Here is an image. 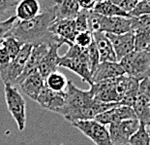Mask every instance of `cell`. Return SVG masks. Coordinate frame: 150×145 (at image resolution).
Segmentation results:
<instances>
[{"instance_id": "e575fe53", "label": "cell", "mask_w": 150, "mask_h": 145, "mask_svg": "<svg viewBox=\"0 0 150 145\" xmlns=\"http://www.w3.org/2000/svg\"><path fill=\"white\" fill-rule=\"evenodd\" d=\"M21 0H0V18L18 5Z\"/></svg>"}, {"instance_id": "f1b7e54d", "label": "cell", "mask_w": 150, "mask_h": 145, "mask_svg": "<svg viewBox=\"0 0 150 145\" xmlns=\"http://www.w3.org/2000/svg\"><path fill=\"white\" fill-rule=\"evenodd\" d=\"M90 10H83L81 9L74 19L76 28L78 32L88 30V13Z\"/></svg>"}, {"instance_id": "5b68a950", "label": "cell", "mask_w": 150, "mask_h": 145, "mask_svg": "<svg viewBox=\"0 0 150 145\" xmlns=\"http://www.w3.org/2000/svg\"><path fill=\"white\" fill-rule=\"evenodd\" d=\"M119 63L123 67L126 75L137 80L150 77V51H135L120 60Z\"/></svg>"}, {"instance_id": "b9f144b4", "label": "cell", "mask_w": 150, "mask_h": 145, "mask_svg": "<svg viewBox=\"0 0 150 145\" xmlns=\"http://www.w3.org/2000/svg\"><path fill=\"white\" fill-rule=\"evenodd\" d=\"M148 104H149V108H150V100H149V103Z\"/></svg>"}, {"instance_id": "f546056e", "label": "cell", "mask_w": 150, "mask_h": 145, "mask_svg": "<svg viewBox=\"0 0 150 145\" xmlns=\"http://www.w3.org/2000/svg\"><path fill=\"white\" fill-rule=\"evenodd\" d=\"M92 41H93V34H92V32L89 30H85L79 32L76 34L74 44L78 45L79 47L86 48L92 43Z\"/></svg>"}, {"instance_id": "e0dca14e", "label": "cell", "mask_w": 150, "mask_h": 145, "mask_svg": "<svg viewBox=\"0 0 150 145\" xmlns=\"http://www.w3.org/2000/svg\"><path fill=\"white\" fill-rule=\"evenodd\" d=\"M45 85V79L41 76L39 71H34L26 76L22 81L18 84L21 93L28 96L32 100H36L38 95Z\"/></svg>"}, {"instance_id": "74e56055", "label": "cell", "mask_w": 150, "mask_h": 145, "mask_svg": "<svg viewBox=\"0 0 150 145\" xmlns=\"http://www.w3.org/2000/svg\"><path fill=\"white\" fill-rule=\"evenodd\" d=\"M139 1H150V0H139Z\"/></svg>"}, {"instance_id": "2e32d148", "label": "cell", "mask_w": 150, "mask_h": 145, "mask_svg": "<svg viewBox=\"0 0 150 145\" xmlns=\"http://www.w3.org/2000/svg\"><path fill=\"white\" fill-rule=\"evenodd\" d=\"M63 44L61 43H52L50 45L49 51L45 55L43 60H41V62L38 67V71L41 74V76L45 79L47 75H50V73H52L57 70L58 66V60H59V55L58 50L59 48L62 46Z\"/></svg>"}, {"instance_id": "52a82bcc", "label": "cell", "mask_w": 150, "mask_h": 145, "mask_svg": "<svg viewBox=\"0 0 150 145\" xmlns=\"http://www.w3.org/2000/svg\"><path fill=\"white\" fill-rule=\"evenodd\" d=\"M32 47L33 46L30 44H23L18 56L12 59L7 66L0 69V78L3 83H9L11 85L16 86L18 79L23 72L24 66L29 57Z\"/></svg>"}, {"instance_id": "f35d334b", "label": "cell", "mask_w": 150, "mask_h": 145, "mask_svg": "<svg viewBox=\"0 0 150 145\" xmlns=\"http://www.w3.org/2000/svg\"><path fill=\"white\" fill-rule=\"evenodd\" d=\"M96 1H97V2H99V1H103V0H96Z\"/></svg>"}, {"instance_id": "d590c367", "label": "cell", "mask_w": 150, "mask_h": 145, "mask_svg": "<svg viewBox=\"0 0 150 145\" xmlns=\"http://www.w3.org/2000/svg\"><path fill=\"white\" fill-rule=\"evenodd\" d=\"M11 57L2 45H0V69L4 68L11 62Z\"/></svg>"}, {"instance_id": "5bb4252c", "label": "cell", "mask_w": 150, "mask_h": 145, "mask_svg": "<svg viewBox=\"0 0 150 145\" xmlns=\"http://www.w3.org/2000/svg\"><path fill=\"white\" fill-rule=\"evenodd\" d=\"M124 74H125V71L118 62H100L92 73V84L108 79L116 78Z\"/></svg>"}, {"instance_id": "3957f363", "label": "cell", "mask_w": 150, "mask_h": 145, "mask_svg": "<svg viewBox=\"0 0 150 145\" xmlns=\"http://www.w3.org/2000/svg\"><path fill=\"white\" fill-rule=\"evenodd\" d=\"M58 66L64 67L78 74L83 82L92 85V72L86 48L76 44L69 45V49L63 56H59Z\"/></svg>"}, {"instance_id": "1f68e13d", "label": "cell", "mask_w": 150, "mask_h": 145, "mask_svg": "<svg viewBox=\"0 0 150 145\" xmlns=\"http://www.w3.org/2000/svg\"><path fill=\"white\" fill-rule=\"evenodd\" d=\"M146 14H150V1H139L134 10L129 13L130 17H137Z\"/></svg>"}, {"instance_id": "4316f807", "label": "cell", "mask_w": 150, "mask_h": 145, "mask_svg": "<svg viewBox=\"0 0 150 145\" xmlns=\"http://www.w3.org/2000/svg\"><path fill=\"white\" fill-rule=\"evenodd\" d=\"M150 27V14L131 17V29L133 32Z\"/></svg>"}, {"instance_id": "603a6c76", "label": "cell", "mask_w": 150, "mask_h": 145, "mask_svg": "<svg viewBox=\"0 0 150 145\" xmlns=\"http://www.w3.org/2000/svg\"><path fill=\"white\" fill-rule=\"evenodd\" d=\"M69 81L66 76L59 71H54L45 78V85L54 92H65Z\"/></svg>"}, {"instance_id": "ffe728a7", "label": "cell", "mask_w": 150, "mask_h": 145, "mask_svg": "<svg viewBox=\"0 0 150 145\" xmlns=\"http://www.w3.org/2000/svg\"><path fill=\"white\" fill-rule=\"evenodd\" d=\"M38 0H21L16 6V17L18 21H28L40 14Z\"/></svg>"}, {"instance_id": "ac0fdd59", "label": "cell", "mask_w": 150, "mask_h": 145, "mask_svg": "<svg viewBox=\"0 0 150 145\" xmlns=\"http://www.w3.org/2000/svg\"><path fill=\"white\" fill-rule=\"evenodd\" d=\"M52 7L55 20H74L81 10L78 0H55Z\"/></svg>"}, {"instance_id": "60d3db41", "label": "cell", "mask_w": 150, "mask_h": 145, "mask_svg": "<svg viewBox=\"0 0 150 145\" xmlns=\"http://www.w3.org/2000/svg\"><path fill=\"white\" fill-rule=\"evenodd\" d=\"M149 127H150V126H149ZM149 131V134H150V128H149V131Z\"/></svg>"}, {"instance_id": "d6986e66", "label": "cell", "mask_w": 150, "mask_h": 145, "mask_svg": "<svg viewBox=\"0 0 150 145\" xmlns=\"http://www.w3.org/2000/svg\"><path fill=\"white\" fill-rule=\"evenodd\" d=\"M92 34H93V39L96 44L99 56H100V62H117L113 47L107 34L105 32H93Z\"/></svg>"}, {"instance_id": "277c9868", "label": "cell", "mask_w": 150, "mask_h": 145, "mask_svg": "<svg viewBox=\"0 0 150 145\" xmlns=\"http://www.w3.org/2000/svg\"><path fill=\"white\" fill-rule=\"evenodd\" d=\"M88 30L112 34H123L132 31L131 17H106L93 12L88 13Z\"/></svg>"}, {"instance_id": "8fae6325", "label": "cell", "mask_w": 150, "mask_h": 145, "mask_svg": "<svg viewBox=\"0 0 150 145\" xmlns=\"http://www.w3.org/2000/svg\"><path fill=\"white\" fill-rule=\"evenodd\" d=\"M106 34L111 42L118 62H120L122 57L135 50V34L133 31L126 32L123 34Z\"/></svg>"}, {"instance_id": "7a4b0ae2", "label": "cell", "mask_w": 150, "mask_h": 145, "mask_svg": "<svg viewBox=\"0 0 150 145\" xmlns=\"http://www.w3.org/2000/svg\"><path fill=\"white\" fill-rule=\"evenodd\" d=\"M55 21L53 7H50L40 13L36 17L28 21H18L13 25L8 35H12L22 44H30L32 46L47 43L64 44L60 38L50 31V27Z\"/></svg>"}, {"instance_id": "484cf974", "label": "cell", "mask_w": 150, "mask_h": 145, "mask_svg": "<svg viewBox=\"0 0 150 145\" xmlns=\"http://www.w3.org/2000/svg\"><path fill=\"white\" fill-rule=\"evenodd\" d=\"M1 45L5 48L8 54L10 55L11 59H14L18 56V54L20 53V51L22 47L21 42H20L18 39H16L12 35H8L4 38V40L2 41Z\"/></svg>"}, {"instance_id": "ab89813d", "label": "cell", "mask_w": 150, "mask_h": 145, "mask_svg": "<svg viewBox=\"0 0 150 145\" xmlns=\"http://www.w3.org/2000/svg\"><path fill=\"white\" fill-rule=\"evenodd\" d=\"M147 50H148V51H150V46H149V47L147 48Z\"/></svg>"}, {"instance_id": "6da1fadb", "label": "cell", "mask_w": 150, "mask_h": 145, "mask_svg": "<svg viewBox=\"0 0 150 145\" xmlns=\"http://www.w3.org/2000/svg\"><path fill=\"white\" fill-rule=\"evenodd\" d=\"M119 104L97 100L94 98L91 89L83 91L76 88L72 81H69L65 91V102L59 115L72 124L76 121L93 120L97 115Z\"/></svg>"}, {"instance_id": "7402d4cb", "label": "cell", "mask_w": 150, "mask_h": 145, "mask_svg": "<svg viewBox=\"0 0 150 145\" xmlns=\"http://www.w3.org/2000/svg\"><path fill=\"white\" fill-rule=\"evenodd\" d=\"M149 100L150 98H148L137 95V98L132 106L136 118L139 121L140 124L144 125L145 127L150 126V108L148 104Z\"/></svg>"}, {"instance_id": "30bf717a", "label": "cell", "mask_w": 150, "mask_h": 145, "mask_svg": "<svg viewBox=\"0 0 150 145\" xmlns=\"http://www.w3.org/2000/svg\"><path fill=\"white\" fill-rule=\"evenodd\" d=\"M35 101L41 108L59 114L65 102V92H54L44 85Z\"/></svg>"}, {"instance_id": "836d02e7", "label": "cell", "mask_w": 150, "mask_h": 145, "mask_svg": "<svg viewBox=\"0 0 150 145\" xmlns=\"http://www.w3.org/2000/svg\"><path fill=\"white\" fill-rule=\"evenodd\" d=\"M139 1V0H113V2L116 5H118L123 11H125L128 14L132 10H134V8L137 6Z\"/></svg>"}, {"instance_id": "ba28073f", "label": "cell", "mask_w": 150, "mask_h": 145, "mask_svg": "<svg viewBox=\"0 0 150 145\" xmlns=\"http://www.w3.org/2000/svg\"><path fill=\"white\" fill-rule=\"evenodd\" d=\"M73 127L81 131L95 145H114L110 139V135L106 125L99 123L96 120L76 121L72 123Z\"/></svg>"}, {"instance_id": "d4e9b609", "label": "cell", "mask_w": 150, "mask_h": 145, "mask_svg": "<svg viewBox=\"0 0 150 145\" xmlns=\"http://www.w3.org/2000/svg\"><path fill=\"white\" fill-rule=\"evenodd\" d=\"M130 145H150V134L144 125L140 124L139 130L131 136Z\"/></svg>"}, {"instance_id": "d6a6232c", "label": "cell", "mask_w": 150, "mask_h": 145, "mask_svg": "<svg viewBox=\"0 0 150 145\" xmlns=\"http://www.w3.org/2000/svg\"><path fill=\"white\" fill-rule=\"evenodd\" d=\"M138 95L150 98V77H146L144 79L139 80Z\"/></svg>"}, {"instance_id": "cb8c5ba5", "label": "cell", "mask_w": 150, "mask_h": 145, "mask_svg": "<svg viewBox=\"0 0 150 145\" xmlns=\"http://www.w3.org/2000/svg\"><path fill=\"white\" fill-rule=\"evenodd\" d=\"M135 34V51L147 50L150 46V27L134 32Z\"/></svg>"}, {"instance_id": "7c38bea8", "label": "cell", "mask_w": 150, "mask_h": 145, "mask_svg": "<svg viewBox=\"0 0 150 145\" xmlns=\"http://www.w3.org/2000/svg\"><path fill=\"white\" fill-rule=\"evenodd\" d=\"M136 115L133 108L126 105H117L108 109L103 113L97 115L94 120L103 125H110L115 122H120L128 119H135Z\"/></svg>"}, {"instance_id": "8992f818", "label": "cell", "mask_w": 150, "mask_h": 145, "mask_svg": "<svg viewBox=\"0 0 150 145\" xmlns=\"http://www.w3.org/2000/svg\"><path fill=\"white\" fill-rule=\"evenodd\" d=\"M4 92L8 111L17 124L18 131H24L26 125V101L17 86L6 83L4 84Z\"/></svg>"}, {"instance_id": "9a60e30c", "label": "cell", "mask_w": 150, "mask_h": 145, "mask_svg": "<svg viewBox=\"0 0 150 145\" xmlns=\"http://www.w3.org/2000/svg\"><path fill=\"white\" fill-rule=\"evenodd\" d=\"M49 47H50V45L47 43H41V44L35 45V46L32 47V50H31L29 57H28L26 64H25V66H24L23 72H22L20 78L18 79L16 86H18V84H20L25 77L29 75L30 73L37 71L41 60H43L45 55H46L47 53V51H49Z\"/></svg>"}, {"instance_id": "83f0119b", "label": "cell", "mask_w": 150, "mask_h": 145, "mask_svg": "<svg viewBox=\"0 0 150 145\" xmlns=\"http://www.w3.org/2000/svg\"><path fill=\"white\" fill-rule=\"evenodd\" d=\"M86 50H87L89 65H90L91 72L93 73L95 68H96L98 64L100 63V56H99V53H98L96 44H95V42H94V39L88 47H86Z\"/></svg>"}, {"instance_id": "9c48e42d", "label": "cell", "mask_w": 150, "mask_h": 145, "mask_svg": "<svg viewBox=\"0 0 150 145\" xmlns=\"http://www.w3.org/2000/svg\"><path fill=\"white\" fill-rule=\"evenodd\" d=\"M139 126V121L135 118L111 123L108 130L112 143L114 145H120L129 143L131 136L137 133Z\"/></svg>"}, {"instance_id": "44dd1931", "label": "cell", "mask_w": 150, "mask_h": 145, "mask_svg": "<svg viewBox=\"0 0 150 145\" xmlns=\"http://www.w3.org/2000/svg\"><path fill=\"white\" fill-rule=\"evenodd\" d=\"M92 11L106 17H129L130 15L123 11L119 6L113 2V0H103L96 2Z\"/></svg>"}, {"instance_id": "4fadbf2b", "label": "cell", "mask_w": 150, "mask_h": 145, "mask_svg": "<svg viewBox=\"0 0 150 145\" xmlns=\"http://www.w3.org/2000/svg\"><path fill=\"white\" fill-rule=\"evenodd\" d=\"M50 31L67 45L74 44L75 38L79 33L75 20H55L50 27Z\"/></svg>"}, {"instance_id": "4dcf8cb0", "label": "cell", "mask_w": 150, "mask_h": 145, "mask_svg": "<svg viewBox=\"0 0 150 145\" xmlns=\"http://www.w3.org/2000/svg\"><path fill=\"white\" fill-rule=\"evenodd\" d=\"M17 17L16 16H12L9 19L5 21H0V45H1L2 41L4 40L6 36H8L9 32L11 31L13 25L17 22Z\"/></svg>"}, {"instance_id": "8d00e7d4", "label": "cell", "mask_w": 150, "mask_h": 145, "mask_svg": "<svg viewBox=\"0 0 150 145\" xmlns=\"http://www.w3.org/2000/svg\"><path fill=\"white\" fill-rule=\"evenodd\" d=\"M79 4L83 10H92L96 4V0H78Z\"/></svg>"}]
</instances>
